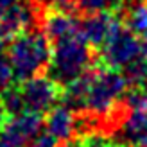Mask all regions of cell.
Returning a JSON list of instances; mask_svg holds the SVG:
<instances>
[{"label": "cell", "instance_id": "ac0fdd59", "mask_svg": "<svg viewBox=\"0 0 147 147\" xmlns=\"http://www.w3.org/2000/svg\"><path fill=\"white\" fill-rule=\"evenodd\" d=\"M11 84H14V74H13V67L9 59H4L0 56V93L4 90H7Z\"/></svg>", "mask_w": 147, "mask_h": 147}, {"label": "cell", "instance_id": "ba28073f", "mask_svg": "<svg viewBox=\"0 0 147 147\" xmlns=\"http://www.w3.org/2000/svg\"><path fill=\"white\" fill-rule=\"evenodd\" d=\"M34 5L36 4L32 0H27V2L18 0L7 11L0 13V38L4 41H11L16 34L32 29L38 24Z\"/></svg>", "mask_w": 147, "mask_h": 147}, {"label": "cell", "instance_id": "cb8c5ba5", "mask_svg": "<svg viewBox=\"0 0 147 147\" xmlns=\"http://www.w3.org/2000/svg\"><path fill=\"white\" fill-rule=\"evenodd\" d=\"M5 43L7 41H4L2 38H0V56H4V52H5Z\"/></svg>", "mask_w": 147, "mask_h": 147}, {"label": "cell", "instance_id": "44dd1931", "mask_svg": "<svg viewBox=\"0 0 147 147\" xmlns=\"http://www.w3.org/2000/svg\"><path fill=\"white\" fill-rule=\"evenodd\" d=\"M7 119H9V115H7L5 108L2 104V100H0V131H2V127H4V124L7 122Z\"/></svg>", "mask_w": 147, "mask_h": 147}, {"label": "cell", "instance_id": "8fae6325", "mask_svg": "<svg viewBox=\"0 0 147 147\" xmlns=\"http://www.w3.org/2000/svg\"><path fill=\"white\" fill-rule=\"evenodd\" d=\"M122 25L135 32L138 38L147 34V0H133L122 5Z\"/></svg>", "mask_w": 147, "mask_h": 147}, {"label": "cell", "instance_id": "52a82bcc", "mask_svg": "<svg viewBox=\"0 0 147 147\" xmlns=\"http://www.w3.org/2000/svg\"><path fill=\"white\" fill-rule=\"evenodd\" d=\"M119 25H120L119 13H109V11L90 13L84 14V18L79 22V36L90 47L100 49L104 45V41L109 38V34Z\"/></svg>", "mask_w": 147, "mask_h": 147}, {"label": "cell", "instance_id": "9c48e42d", "mask_svg": "<svg viewBox=\"0 0 147 147\" xmlns=\"http://www.w3.org/2000/svg\"><path fill=\"white\" fill-rule=\"evenodd\" d=\"M43 34L50 43H57L61 40L79 36V20L72 13L65 11L63 7H45L41 16Z\"/></svg>", "mask_w": 147, "mask_h": 147}, {"label": "cell", "instance_id": "ffe728a7", "mask_svg": "<svg viewBox=\"0 0 147 147\" xmlns=\"http://www.w3.org/2000/svg\"><path fill=\"white\" fill-rule=\"evenodd\" d=\"M32 2L41 7H65V5L72 4L74 0H32Z\"/></svg>", "mask_w": 147, "mask_h": 147}, {"label": "cell", "instance_id": "9a60e30c", "mask_svg": "<svg viewBox=\"0 0 147 147\" xmlns=\"http://www.w3.org/2000/svg\"><path fill=\"white\" fill-rule=\"evenodd\" d=\"M120 99L127 113L147 109V86H127Z\"/></svg>", "mask_w": 147, "mask_h": 147}, {"label": "cell", "instance_id": "5bb4252c", "mask_svg": "<svg viewBox=\"0 0 147 147\" xmlns=\"http://www.w3.org/2000/svg\"><path fill=\"white\" fill-rule=\"evenodd\" d=\"M126 0H74L76 9L83 14L90 13H100V11H109V13H119Z\"/></svg>", "mask_w": 147, "mask_h": 147}, {"label": "cell", "instance_id": "d4e9b609", "mask_svg": "<svg viewBox=\"0 0 147 147\" xmlns=\"http://www.w3.org/2000/svg\"><path fill=\"white\" fill-rule=\"evenodd\" d=\"M0 147H11V145H9V144H7V142L4 140V138H2V136H0Z\"/></svg>", "mask_w": 147, "mask_h": 147}, {"label": "cell", "instance_id": "4fadbf2b", "mask_svg": "<svg viewBox=\"0 0 147 147\" xmlns=\"http://www.w3.org/2000/svg\"><path fill=\"white\" fill-rule=\"evenodd\" d=\"M127 86H147V59L140 54L120 68Z\"/></svg>", "mask_w": 147, "mask_h": 147}, {"label": "cell", "instance_id": "7c38bea8", "mask_svg": "<svg viewBox=\"0 0 147 147\" xmlns=\"http://www.w3.org/2000/svg\"><path fill=\"white\" fill-rule=\"evenodd\" d=\"M122 133L129 145H147V109L129 111L122 122Z\"/></svg>", "mask_w": 147, "mask_h": 147}, {"label": "cell", "instance_id": "30bf717a", "mask_svg": "<svg viewBox=\"0 0 147 147\" xmlns=\"http://www.w3.org/2000/svg\"><path fill=\"white\" fill-rule=\"evenodd\" d=\"M45 127L50 136H54L57 142H65L74 136V122L76 113L65 104H56L47 111Z\"/></svg>", "mask_w": 147, "mask_h": 147}, {"label": "cell", "instance_id": "2e32d148", "mask_svg": "<svg viewBox=\"0 0 147 147\" xmlns=\"http://www.w3.org/2000/svg\"><path fill=\"white\" fill-rule=\"evenodd\" d=\"M59 147H122V144L108 140L100 133H90V135H79L76 138L72 136L68 140H65L63 145L59 142Z\"/></svg>", "mask_w": 147, "mask_h": 147}, {"label": "cell", "instance_id": "3957f363", "mask_svg": "<svg viewBox=\"0 0 147 147\" xmlns=\"http://www.w3.org/2000/svg\"><path fill=\"white\" fill-rule=\"evenodd\" d=\"M93 59L95 56L92 47L81 36H72V38L54 43L50 63L45 72L57 84L65 86L90 68L93 65Z\"/></svg>", "mask_w": 147, "mask_h": 147}, {"label": "cell", "instance_id": "7a4b0ae2", "mask_svg": "<svg viewBox=\"0 0 147 147\" xmlns=\"http://www.w3.org/2000/svg\"><path fill=\"white\" fill-rule=\"evenodd\" d=\"M126 88L127 83L120 70L106 67L102 63L93 65V76L84 97L83 111L97 115L106 120V117L115 113L117 102L126 92Z\"/></svg>", "mask_w": 147, "mask_h": 147}, {"label": "cell", "instance_id": "277c9868", "mask_svg": "<svg viewBox=\"0 0 147 147\" xmlns=\"http://www.w3.org/2000/svg\"><path fill=\"white\" fill-rule=\"evenodd\" d=\"M18 88L24 99L25 111H34L40 115H45L52 106H56L61 100L63 93V86L45 74L22 81Z\"/></svg>", "mask_w": 147, "mask_h": 147}, {"label": "cell", "instance_id": "6da1fadb", "mask_svg": "<svg viewBox=\"0 0 147 147\" xmlns=\"http://www.w3.org/2000/svg\"><path fill=\"white\" fill-rule=\"evenodd\" d=\"M7 56L14 79L22 83L25 79L45 74L52 56V43L43 34V31L27 29L11 40L7 47Z\"/></svg>", "mask_w": 147, "mask_h": 147}, {"label": "cell", "instance_id": "8992f818", "mask_svg": "<svg viewBox=\"0 0 147 147\" xmlns=\"http://www.w3.org/2000/svg\"><path fill=\"white\" fill-rule=\"evenodd\" d=\"M43 127H45L43 115L34 111H24L7 119L2 131H0V136L11 147H25L38 135H41Z\"/></svg>", "mask_w": 147, "mask_h": 147}, {"label": "cell", "instance_id": "5b68a950", "mask_svg": "<svg viewBox=\"0 0 147 147\" xmlns=\"http://www.w3.org/2000/svg\"><path fill=\"white\" fill-rule=\"evenodd\" d=\"M136 56H140V38L127 27H124L120 22V25L109 34V38L100 47L99 63L120 70Z\"/></svg>", "mask_w": 147, "mask_h": 147}, {"label": "cell", "instance_id": "603a6c76", "mask_svg": "<svg viewBox=\"0 0 147 147\" xmlns=\"http://www.w3.org/2000/svg\"><path fill=\"white\" fill-rule=\"evenodd\" d=\"M140 54L147 59V34L140 38Z\"/></svg>", "mask_w": 147, "mask_h": 147}, {"label": "cell", "instance_id": "d6986e66", "mask_svg": "<svg viewBox=\"0 0 147 147\" xmlns=\"http://www.w3.org/2000/svg\"><path fill=\"white\" fill-rule=\"evenodd\" d=\"M25 147H59V142L47 133V135H38L31 144H27Z\"/></svg>", "mask_w": 147, "mask_h": 147}, {"label": "cell", "instance_id": "7402d4cb", "mask_svg": "<svg viewBox=\"0 0 147 147\" xmlns=\"http://www.w3.org/2000/svg\"><path fill=\"white\" fill-rule=\"evenodd\" d=\"M18 0H0V13H4V11H7L11 5H14Z\"/></svg>", "mask_w": 147, "mask_h": 147}, {"label": "cell", "instance_id": "e0dca14e", "mask_svg": "<svg viewBox=\"0 0 147 147\" xmlns=\"http://www.w3.org/2000/svg\"><path fill=\"white\" fill-rule=\"evenodd\" d=\"M0 100L5 108V111L9 117L13 115H20L25 111V106H24V99H22V93H20V88L18 84H11L7 90H4L0 93Z\"/></svg>", "mask_w": 147, "mask_h": 147}]
</instances>
